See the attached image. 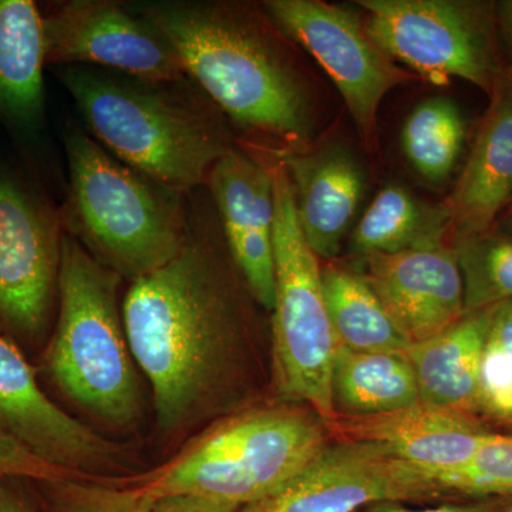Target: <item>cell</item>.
Wrapping results in <instances>:
<instances>
[{
    "label": "cell",
    "mask_w": 512,
    "mask_h": 512,
    "mask_svg": "<svg viewBox=\"0 0 512 512\" xmlns=\"http://www.w3.org/2000/svg\"><path fill=\"white\" fill-rule=\"evenodd\" d=\"M450 234L453 225L446 202L430 204L402 185H387L357 222L350 244L363 258L444 247Z\"/></svg>",
    "instance_id": "obj_22"
},
{
    "label": "cell",
    "mask_w": 512,
    "mask_h": 512,
    "mask_svg": "<svg viewBox=\"0 0 512 512\" xmlns=\"http://www.w3.org/2000/svg\"><path fill=\"white\" fill-rule=\"evenodd\" d=\"M0 429L60 470L110 463L114 447L40 389L35 372L12 343L0 338Z\"/></svg>",
    "instance_id": "obj_15"
},
{
    "label": "cell",
    "mask_w": 512,
    "mask_h": 512,
    "mask_svg": "<svg viewBox=\"0 0 512 512\" xmlns=\"http://www.w3.org/2000/svg\"><path fill=\"white\" fill-rule=\"evenodd\" d=\"M43 16L32 0H0V116L22 131L45 114Z\"/></svg>",
    "instance_id": "obj_20"
},
{
    "label": "cell",
    "mask_w": 512,
    "mask_h": 512,
    "mask_svg": "<svg viewBox=\"0 0 512 512\" xmlns=\"http://www.w3.org/2000/svg\"><path fill=\"white\" fill-rule=\"evenodd\" d=\"M362 276L410 343L424 342L466 315L454 247L363 256Z\"/></svg>",
    "instance_id": "obj_13"
},
{
    "label": "cell",
    "mask_w": 512,
    "mask_h": 512,
    "mask_svg": "<svg viewBox=\"0 0 512 512\" xmlns=\"http://www.w3.org/2000/svg\"><path fill=\"white\" fill-rule=\"evenodd\" d=\"M427 476L443 495H512V434L491 431L467 466L448 473Z\"/></svg>",
    "instance_id": "obj_26"
},
{
    "label": "cell",
    "mask_w": 512,
    "mask_h": 512,
    "mask_svg": "<svg viewBox=\"0 0 512 512\" xmlns=\"http://www.w3.org/2000/svg\"><path fill=\"white\" fill-rule=\"evenodd\" d=\"M60 79L97 140L165 187L184 192L207 184L212 167L232 150L217 119L175 90L177 82L77 66L63 69Z\"/></svg>",
    "instance_id": "obj_3"
},
{
    "label": "cell",
    "mask_w": 512,
    "mask_h": 512,
    "mask_svg": "<svg viewBox=\"0 0 512 512\" xmlns=\"http://www.w3.org/2000/svg\"><path fill=\"white\" fill-rule=\"evenodd\" d=\"M232 261L264 308L275 302V195L268 167L229 150L207 181Z\"/></svg>",
    "instance_id": "obj_14"
},
{
    "label": "cell",
    "mask_w": 512,
    "mask_h": 512,
    "mask_svg": "<svg viewBox=\"0 0 512 512\" xmlns=\"http://www.w3.org/2000/svg\"><path fill=\"white\" fill-rule=\"evenodd\" d=\"M336 417L399 412L420 402L416 376L404 353L353 352L336 348L332 369Z\"/></svg>",
    "instance_id": "obj_21"
},
{
    "label": "cell",
    "mask_w": 512,
    "mask_h": 512,
    "mask_svg": "<svg viewBox=\"0 0 512 512\" xmlns=\"http://www.w3.org/2000/svg\"><path fill=\"white\" fill-rule=\"evenodd\" d=\"M466 137V121L457 104L446 97L420 103L402 130L404 156L430 183L453 173Z\"/></svg>",
    "instance_id": "obj_24"
},
{
    "label": "cell",
    "mask_w": 512,
    "mask_h": 512,
    "mask_svg": "<svg viewBox=\"0 0 512 512\" xmlns=\"http://www.w3.org/2000/svg\"><path fill=\"white\" fill-rule=\"evenodd\" d=\"M512 197V73L504 70L491 104L446 205L454 238L490 231Z\"/></svg>",
    "instance_id": "obj_18"
},
{
    "label": "cell",
    "mask_w": 512,
    "mask_h": 512,
    "mask_svg": "<svg viewBox=\"0 0 512 512\" xmlns=\"http://www.w3.org/2000/svg\"><path fill=\"white\" fill-rule=\"evenodd\" d=\"M504 423L511 424V426H512V412L510 414H508L507 417H505Z\"/></svg>",
    "instance_id": "obj_34"
},
{
    "label": "cell",
    "mask_w": 512,
    "mask_h": 512,
    "mask_svg": "<svg viewBox=\"0 0 512 512\" xmlns=\"http://www.w3.org/2000/svg\"><path fill=\"white\" fill-rule=\"evenodd\" d=\"M466 313L512 301V235L484 234L454 242Z\"/></svg>",
    "instance_id": "obj_25"
},
{
    "label": "cell",
    "mask_w": 512,
    "mask_h": 512,
    "mask_svg": "<svg viewBox=\"0 0 512 512\" xmlns=\"http://www.w3.org/2000/svg\"><path fill=\"white\" fill-rule=\"evenodd\" d=\"M154 512H241L229 505L198 497H170L154 503Z\"/></svg>",
    "instance_id": "obj_31"
},
{
    "label": "cell",
    "mask_w": 512,
    "mask_h": 512,
    "mask_svg": "<svg viewBox=\"0 0 512 512\" xmlns=\"http://www.w3.org/2000/svg\"><path fill=\"white\" fill-rule=\"evenodd\" d=\"M348 439L375 441L427 474L467 466L491 433L474 413L419 403L399 412L336 419Z\"/></svg>",
    "instance_id": "obj_17"
},
{
    "label": "cell",
    "mask_w": 512,
    "mask_h": 512,
    "mask_svg": "<svg viewBox=\"0 0 512 512\" xmlns=\"http://www.w3.org/2000/svg\"><path fill=\"white\" fill-rule=\"evenodd\" d=\"M275 195L274 373L286 400L306 403L328 426L336 417L332 369L336 342L330 323L322 268L303 237L291 181L281 161L266 165Z\"/></svg>",
    "instance_id": "obj_7"
},
{
    "label": "cell",
    "mask_w": 512,
    "mask_h": 512,
    "mask_svg": "<svg viewBox=\"0 0 512 512\" xmlns=\"http://www.w3.org/2000/svg\"><path fill=\"white\" fill-rule=\"evenodd\" d=\"M501 512H512V505H511V507H508L507 510H503Z\"/></svg>",
    "instance_id": "obj_36"
},
{
    "label": "cell",
    "mask_w": 512,
    "mask_h": 512,
    "mask_svg": "<svg viewBox=\"0 0 512 512\" xmlns=\"http://www.w3.org/2000/svg\"><path fill=\"white\" fill-rule=\"evenodd\" d=\"M507 225H508V228H510V231L512 232V215L510 218H508Z\"/></svg>",
    "instance_id": "obj_35"
},
{
    "label": "cell",
    "mask_w": 512,
    "mask_h": 512,
    "mask_svg": "<svg viewBox=\"0 0 512 512\" xmlns=\"http://www.w3.org/2000/svg\"><path fill=\"white\" fill-rule=\"evenodd\" d=\"M503 507V501L500 500H483L467 504H444L440 507L424 508V510H412V508L403 507L399 503H379L367 507L366 512H501Z\"/></svg>",
    "instance_id": "obj_30"
},
{
    "label": "cell",
    "mask_w": 512,
    "mask_h": 512,
    "mask_svg": "<svg viewBox=\"0 0 512 512\" xmlns=\"http://www.w3.org/2000/svg\"><path fill=\"white\" fill-rule=\"evenodd\" d=\"M440 495L423 468L394 456L383 444L348 439L326 443L292 480L241 512H355Z\"/></svg>",
    "instance_id": "obj_10"
},
{
    "label": "cell",
    "mask_w": 512,
    "mask_h": 512,
    "mask_svg": "<svg viewBox=\"0 0 512 512\" xmlns=\"http://www.w3.org/2000/svg\"><path fill=\"white\" fill-rule=\"evenodd\" d=\"M208 220L188 211L183 248L136 279L123 303L128 348L153 387L161 429H180L227 372L241 305Z\"/></svg>",
    "instance_id": "obj_1"
},
{
    "label": "cell",
    "mask_w": 512,
    "mask_h": 512,
    "mask_svg": "<svg viewBox=\"0 0 512 512\" xmlns=\"http://www.w3.org/2000/svg\"><path fill=\"white\" fill-rule=\"evenodd\" d=\"M493 308L466 313L434 338L409 346L404 355L416 376L421 403L478 410L481 362Z\"/></svg>",
    "instance_id": "obj_19"
},
{
    "label": "cell",
    "mask_w": 512,
    "mask_h": 512,
    "mask_svg": "<svg viewBox=\"0 0 512 512\" xmlns=\"http://www.w3.org/2000/svg\"><path fill=\"white\" fill-rule=\"evenodd\" d=\"M269 18L328 73L360 136L375 140L377 113L386 94L413 80L367 33L355 13L322 0H269Z\"/></svg>",
    "instance_id": "obj_9"
},
{
    "label": "cell",
    "mask_w": 512,
    "mask_h": 512,
    "mask_svg": "<svg viewBox=\"0 0 512 512\" xmlns=\"http://www.w3.org/2000/svg\"><path fill=\"white\" fill-rule=\"evenodd\" d=\"M185 70L235 123L301 148L311 134L308 93L284 47L244 6L156 2L138 6Z\"/></svg>",
    "instance_id": "obj_2"
},
{
    "label": "cell",
    "mask_w": 512,
    "mask_h": 512,
    "mask_svg": "<svg viewBox=\"0 0 512 512\" xmlns=\"http://www.w3.org/2000/svg\"><path fill=\"white\" fill-rule=\"evenodd\" d=\"M376 45L421 79L446 86L466 80L493 93L504 70L497 62L487 6L457 0H360Z\"/></svg>",
    "instance_id": "obj_8"
},
{
    "label": "cell",
    "mask_w": 512,
    "mask_h": 512,
    "mask_svg": "<svg viewBox=\"0 0 512 512\" xmlns=\"http://www.w3.org/2000/svg\"><path fill=\"white\" fill-rule=\"evenodd\" d=\"M0 512H29L18 497H15L8 488L3 487L0 480Z\"/></svg>",
    "instance_id": "obj_33"
},
{
    "label": "cell",
    "mask_w": 512,
    "mask_h": 512,
    "mask_svg": "<svg viewBox=\"0 0 512 512\" xmlns=\"http://www.w3.org/2000/svg\"><path fill=\"white\" fill-rule=\"evenodd\" d=\"M272 154L288 173L309 247L318 258H335L366 192L362 164L340 143L315 150L276 148Z\"/></svg>",
    "instance_id": "obj_16"
},
{
    "label": "cell",
    "mask_w": 512,
    "mask_h": 512,
    "mask_svg": "<svg viewBox=\"0 0 512 512\" xmlns=\"http://www.w3.org/2000/svg\"><path fill=\"white\" fill-rule=\"evenodd\" d=\"M322 285L338 346L353 352L406 353L412 345L362 274L328 265L322 269Z\"/></svg>",
    "instance_id": "obj_23"
},
{
    "label": "cell",
    "mask_w": 512,
    "mask_h": 512,
    "mask_svg": "<svg viewBox=\"0 0 512 512\" xmlns=\"http://www.w3.org/2000/svg\"><path fill=\"white\" fill-rule=\"evenodd\" d=\"M59 220L28 185L0 173V319L37 338L59 284Z\"/></svg>",
    "instance_id": "obj_12"
},
{
    "label": "cell",
    "mask_w": 512,
    "mask_h": 512,
    "mask_svg": "<svg viewBox=\"0 0 512 512\" xmlns=\"http://www.w3.org/2000/svg\"><path fill=\"white\" fill-rule=\"evenodd\" d=\"M70 221L119 275L136 279L168 264L183 248V192L110 156L82 131L66 137Z\"/></svg>",
    "instance_id": "obj_5"
},
{
    "label": "cell",
    "mask_w": 512,
    "mask_h": 512,
    "mask_svg": "<svg viewBox=\"0 0 512 512\" xmlns=\"http://www.w3.org/2000/svg\"><path fill=\"white\" fill-rule=\"evenodd\" d=\"M495 18H497L501 39L507 49L508 59H510V69L508 70L512 73V0L498 3L495 8Z\"/></svg>",
    "instance_id": "obj_32"
},
{
    "label": "cell",
    "mask_w": 512,
    "mask_h": 512,
    "mask_svg": "<svg viewBox=\"0 0 512 512\" xmlns=\"http://www.w3.org/2000/svg\"><path fill=\"white\" fill-rule=\"evenodd\" d=\"M326 443L302 410H259L208 434L138 490L153 503L187 495L242 510L292 480Z\"/></svg>",
    "instance_id": "obj_6"
},
{
    "label": "cell",
    "mask_w": 512,
    "mask_h": 512,
    "mask_svg": "<svg viewBox=\"0 0 512 512\" xmlns=\"http://www.w3.org/2000/svg\"><path fill=\"white\" fill-rule=\"evenodd\" d=\"M46 63L99 64L148 82H183L174 47L136 10L107 0H72L43 16Z\"/></svg>",
    "instance_id": "obj_11"
},
{
    "label": "cell",
    "mask_w": 512,
    "mask_h": 512,
    "mask_svg": "<svg viewBox=\"0 0 512 512\" xmlns=\"http://www.w3.org/2000/svg\"><path fill=\"white\" fill-rule=\"evenodd\" d=\"M120 275L63 235L59 320L47 369L57 387L113 426L133 423L140 387L117 306Z\"/></svg>",
    "instance_id": "obj_4"
},
{
    "label": "cell",
    "mask_w": 512,
    "mask_h": 512,
    "mask_svg": "<svg viewBox=\"0 0 512 512\" xmlns=\"http://www.w3.org/2000/svg\"><path fill=\"white\" fill-rule=\"evenodd\" d=\"M487 345L493 346L512 362V301L494 306Z\"/></svg>",
    "instance_id": "obj_29"
},
{
    "label": "cell",
    "mask_w": 512,
    "mask_h": 512,
    "mask_svg": "<svg viewBox=\"0 0 512 512\" xmlns=\"http://www.w3.org/2000/svg\"><path fill=\"white\" fill-rule=\"evenodd\" d=\"M13 477L32 478L43 483L69 478L67 471L50 466L5 430L0 429V480Z\"/></svg>",
    "instance_id": "obj_28"
},
{
    "label": "cell",
    "mask_w": 512,
    "mask_h": 512,
    "mask_svg": "<svg viewBox=\"0 0 512 512\" xmlns=\"http://www.w3.org/2000/svg\"><path fill=\"white\" fill-rule=\"evenodd\" d=\"M52 485L45 512H154V503L136 490L73 483L69 478Z\"/></svg>",
    "instance_id": "obj_27"
}]
</instances>
